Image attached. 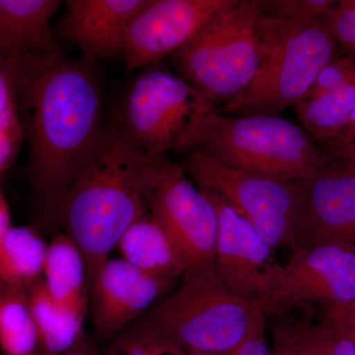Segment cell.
<instances>
[{
  "instance_id": "obj_17",
  "label": "cell",
  "mask_w": 355,
  "mask_h": 355,
  "mask_svg": "<svg viewBox=\"0 0 355 355\" xmlns=\"http://www.w3.org/2000/svg\"><path fill=\"white\" fill-rule=\"evenodd\" d=\"M58 0H0V53L46 58L60 53L51 20Z\"/></svg>"
},
{
  "instance_id": "obj_34",
  "label": "cell",
  "mask_w": 355,
  "mask_h": 355,
  "mask_svg": "<svg viewBox=\"0 0 355 355\" xmlns=\"http://www.w3.org/2000/svg\"><path fill=\"white\" fill-rule=\"evenodd\" d=\"M231 352L229 354H220V352H205V350H189L187 352L186 355H230Z\"/></svg>"
},
{
  "instance_id": "obj_21",
  "label": "cell",
  "mask_w": 355,
  "mask_h": 355,
  "mask_svg": "<svg viewBox=\"0 0 355 355\" xmlns=\"http://www.w3.org/2000/svg\"><path fill=\"white\" fill-rule=\"evenodd\" d=\"M24 58L0 57V174L3 177L15 163L25 130L21 119V91L24 80Z\"/></svg>"
},
{
  "instance_id": "obj_28",
  "label": "cell",
  "mask_w": 355,
  "mask_h": 355,
  "mask_svg": "<svg viewBox=\"0 0 355 355\" xmlns=\"http://www.w3.org/2000/svg\"><path fill=\"white\" fill-rule=\"evenodd\" d=\"M12 219H11L10 207L7 202L3 191L0 193V241L12 230Z\"/></svg>"
},
{
  "instance_id": "obj_8",
  "label": "cell",
  "mask_w": 355,
  "mask_h": 355,
  "mask_svg": "<svg viewBox=\"0 0 355 355\" xmlns=\"http://www.w3.org/2000/svg\"><path fill=\"white\" fill-rule=\"evenodd\" d=\"M180 165L198 188L220 196L270 246L291 248L297 221L298 181L240 171L200 153H186Z\"/></svg>"
},
{
  "instance_id": "obj_25",
  "label": "cell",
  "mask_w": 355,
  "mask_h": 355,
  "mask_svg": "<svg viewBox=\"0 0 355 355\" xmlns=\"http://www.w3.org/2000/svg\"><path fill=\"white\" fill-rule=\"evenodd\" d=\"M345 55L355 58V0L336 1L321 18Z\"/></svg>"
},
{
  "instance_id": "obj_14",
  "label": "cell",
  "mask_w": 355,
  "mask_h": 355,
  "mask_svg": "<svg viewBox=\"0 0 355 355\" xmlns=\"http://www.w3.org/2000/svg\"><path fill=\"white\" fill-rule=\"evenodd\" d=\"M174 280L141 272L123 259L109 260L91 287V315L100 338H113L153 304Z\"/></svg>"
},
{
  "instance_id": "obj_2",
  "label": "cell",
  "mask_w": 355,
  "mask_h": 355,
  "mask_svg": "<svg viewBox=\"0 0 355 355\" xmlns=\"http://www.w3.org/2000/svg\"><path fill=\"white\" fill-rule=\"evenodd\" d=\"M165 158L139 148L114 120L50 214L83 254L89 292L128 229L150 214Z\"/></svg>"
},
{
  "instance_id": "obj_35",
  "label": "cell",
  "mask_w": 355,
  "mask_h": 355,
  "mask_svg": "<svg viewBox=\"0 0 355 355\" xmlns=\"http://www.w3.org/2000/svg\"></svg>"
},
{
  "instance_id": "obj_1",
  "label": "cell",
  "mask_w": 355,
  "mask_h": 355,
  "mask_svg": "<svg viewBox=\"0 0 355 355\" xmlns=\"http://www.w3.org/2000/svg\"><path fill=\"white\" fill-rule=\"evenodd\" d=\"M23 58L20 108L30 176L50 216L101 141L102 92L86 60L62 53Z\"/></svg>"
},
{
  "instance_id": "obj_32",
  "label": "cell",
  "mask_w": 355,
  "mask_h": 355,
  "mask_svg": "<svg viewBox=\"0 0 355 355\" xmlns=\"http://www.w3.org/2000/svg\"><path fill=\"white\" fill-rule=\"evenodd\" d=\"M331 312H335L345 323L355 327V303L345 309L331 311Z\"/></svg>"
},
{
  "instance_id": "obj_22",
  "label": "cell",
  "mask_w": 355,
  "mask_h": 355,
  "mask_svg": "<svg viewBox=\"0 0 355 355\" xmlns=\"http://www.w3.org/2000/svg\"><path fill=\"white\" fill-rule=\"evenodd\" d=\"M28 298L40 338V352L60 354L85 340L84 319L67 312L55 302L43 277L27 289Z\"/></svg>"
},
{
  "instance_id": "obj_4",
  "label": "cell",
  "mask_w": 355,
  "mask_h": 355,
  "mask_svg": "<svg viewBox=\"0 0 355 355\" xmlns=\"http://www.w3.org/2000/svg\"><path fill=\"white\" fill-rule=\"evenodd\" d=\"M179 291L163 299L146 321L182 349L229 354L266 320L263 306L243 298L216 266L187 270Z\"/></svg>"
},
{
  "instance_id": "obj_11",
  "label": "cell",
  "mask_w": 355,
  "mask_h": 355,
  "mask_svg": "<svg viewBox=\"0 0 355 355\" xmlns=\"http://www.w3.org/2000/svg\"><path fill=\"white\" fill-rule=\"evenodd\" d=\"M150 214L176 245L187 270L214 265L216 210L182 166L167 158L154 189Z\"/></svg>"
},
{
  "instance_id": "obj_20",
  "label": "cell",
  "mask_w": 355,
  "mask_h": 355,
  "mask_svg": "<svg viewBox=\"0 0 355 355\" xmlns=\"http://www.w3.org/2000/svg\"><path fill=\"white\" fill-rule=\"evenodd\" d=\"M43 279L58 306L85 319L89 305L87 272L80 250L69 235H55L49 244Z\"/></svg>"
},
{
  "instance_id": "obj_27",
  "label": "cell",
  "mask_w": 355,
  "mask_h": 355,
  "mask_svg": "<svg viewBox=\"0 0 355 355\" xmlns=\"http://www.w3.org/2000/svg\"><path fill=\"white\" fill-rule=\"evenodd\" d=\"M230 355H272V349L268 345L266 335V320Z\"/></svg>"
},
{
  "instance_id": "obj_29",
  "label": "cell",
  "mask_w": 355,
  "mask_h": 355,
  "mask_svg": "<svg viewBox=\"0 0 355 355\" xmlns=\"http://www.w3.org/2000/svg\"><path fill=\"white\" fill-rule=\"evenodd\" d=\"M355 146V111L352 114V118L347 123V127L340 133L338 139L334 142L333 146L326 149V151L331 150V149L338 148V147Z\"/></svg>"
},
{
  "instance_id": "obj_16",
  "label": "cell",
  "mask_w": 355,
  "mask_h": 355,
  "mask_svg": "<svg viewBox=\"0 0 355 355\" xmlns=\"http://www.w3.org/2000/svg\"><path fill=\"white\" fill-rule=\"evenodd\" d=\"M308 135L322 148L333 146L355 111V58L340 55L293 107Z\"/></svg>"
},
{
  "instance_id": "obj_30",
  "label": "cell",
  "mask_w": 355,
  "mask_h": 355,
  "mask_svg": "<svg viewBox=\"0 0 355 355\" xmlns=\"http://www.w3.org/2000/svg\"><path fill=\"white\" fill-rule=\"evenodd\" d=\"M34 355H99V352H98L97 347H95L94 343L89 342L85 338L83 343H79L78 345L69 350V352H64V354H50L40 352L39 350Z\"/></svg>"
},
{
  "instance_id": "obj_33",
  "label": "cell",
  "mask_w": 355,
  "mask_h": 355,
  "mask_svg": "<svg viewBox=\"0 0 355 355\" xmlns=\"http://www.w3.org/2000/svg\"><path fill=\"white\" fill-rule=\"evenodd\" d=\"M272 355H292L291 352L284 347V345L277 342H273Z\"/></svg>"
},
{
  "instance_id": "obj_19",
  "label": "cell",
  "mask_w": 355,
  "mask_h": 355,
  "mask_svg": "<svg viewBox=\"0 0 355 355\" xmlns=\"http://www.w3.org/2000/svg\"><path fill=\"white\" fill-rule=\"evenodd\" d=\"M273 316V342L284 345L292 355H355L349 327L336 313L326 311L318 323L294 321L286 312Z\"/></svg>"
},
{
  "instance_id": "obj_5",
  "label": "cell",
  "mask_w": 355,
  "mask_h": 355,
  "mask_svg": "<svg viewBox=\"0 0 355 355\" xmlns=\"http://www.w3.org/2000/svg\"><path fill=\"white\" fill-rule=\"evenodd\" d=\"M190 153L240 171L282 181L304 180L328 160L304 128L280 116H231L216 112Z\"/></svg>"
},
{
  "instance_id": "obj_24",
  "label": "cell",
  "mask_w": 355,
  "mask_h": 355,
  "mask_svg": "<svg viewBox=\"0 0 355 355\" xmlns=\"http://www.w3.org/2000/svg\"><path fill=\"white\" fill-rule=\"evenodd\" d=\"M0 343L6 355H34L40 338L27 289L0 282Z\"/></svg>"
},
{
  "instance_id": "obj_7",
  "label": "cell",
  "mask_w": 355,
  "mask_h": 355,
  "mask_svg": "<svg viewBox=\"0 0 355 355\" xmlns=\"http://www.w3.org/2000/svg\"><path fill=\"white\" fill-rule=\"evenodd\" d=\"M216 107L181 76L160 67L140 72L128 91L118 123L153 156L190 153Z\"/></svg>"
},
{
  "instance_id": "obj_13",
  "label": "cell",
  "mask_w": 355,
  "mask_h": 355,
  "mask_svg": "<svg viewBox=\"0 0 355 355\" xmlns=\"http://www.w3.org/2000/svg\"><path fill=\"white\" fill-rule=\"evenodd\" d=\"M232 0H149L130 22L123 58L128 71L173 55Z\"/></svg>"
},
{
  "instance_id": "obj_6",
  "label": "cell",
  "mask_w": 355,
  "mask_h": 355,
  "mask_svg": "<svg viewBox=\"0 0 355 355\" xmlns=\"http://www.w3.org/2000/svg\"><path fill=\"white\" fill-rule=\"evenodd\" d=\"M259 0H232L172 55L178 71L214 106L241 94L260 64Z\"/></svg>"
},
{
  "instance_id": "obj_26",
  "label": "cell",
  "mask_w": 355,
  "mask_h": 355,
  "mask_svg": "<svg viewBox=\"0 0 355 355\" xmlns=\"http://www.w3.org/2000/svg\"><path fill=\"white\" fill-rule=\"evenodd\" d=\"M334 0H259L261 13L282 18H322L336 6Z\"/></svg>"
},
{
  "instance_id": "obj_23",
  "label": "cell",
  "mask_w": 355,
  "mask_h": 355,
  "mask_svg": "<svg viewBox=\"0 0 355 355\" xmlns=\"http://www.w3.org/2000/svg\"><path fill=\"white\" fill-rule=\"evenodd\" d=\"M48 247L34 229L14 226L4 240L0 241L1 284L28 289L42 279Z\"/></svg>"
},
{
  "instance_id": "obj_10",
  "label": "cell",
  "mask_w": 355,
  "mask_h": 355,
  "mask_svg": "<svg viewBox=\"0 0 355 355\" xmlns=\"http://www.w3.org/2000/svg\"><path fill=\"white\" fill-rule=\"evenodd\" d=\"M328 155L316 172L298 181L293 252L322 245L355 249V169Z\"/></svg>"
},
{
  "instance_id": "obj_12",
  "label": "cell",
  "mask_w": 355,
  "mask_h": 355,
  "mask_svg": "<svg viewBox=\"0 0 355 355\" xmlns=\"http://www.w3.org/2000/svg\"><path fill=\"white\" fill-rule=\"evenodd\" d=\"M200 191L218 216L214 259L217 273L238 295L263 306L284 266L275 257V248L220 196Z\"/></svg>"
},
{
  "instance_id": "obj_18",
  "label": "cell",
  "mask_w": 355,
  "mask_h": 355,
  "mask_svg": "<svg viewBox=\"0 0 355 355\" xmlns=\"http://www.w3.org/2000/svg\"><path fill=\"white\" fill-rule=\"evenodd\" d=\"M116 248L121 259L147 275L175 282L186 272V261L176 245L151 214L133 223Z\"/></svg>"
},
{
  "instance_id": "obj_3",
  "label": "cell",
  "mask_w": 355,
  "mask_h": 355,
  "mask_svg": "<svg viewBox=\"0 0 355 355\" xmlns=\"http://www.w3.org/2000/svg\"><path fill=\"white\" fill-rule=\"evenodd\" d=\"M260 64L246 89L223 107L231 116H279L309 91L340 48L321 18H282L261 12Z\"/></svg>"
},
{
  "instance_id": "obj_15",
  "label": "cell",
  "mask_w": 355,
  "mask_h": 355,
  "mask_svg": "<svg viewBox=\"0 0 355 355\" xmlns=\"http://www.w3.org/2000/svg\"><path fill=\"white\" fill-rule=\"evenodd\" d=\"M148 1L69 0L60 35L78 46L86 62L123 55L128 26Z\"/></svg>"
},
{
  "instance_id": "obj_31",
  "label": "cell",
  "mask_w": 355,
  "mask_h": 355,
  "mask_svg": "<svg viewBox=\"0 0 355 355\" xmlns=\"http://www.w3.org/2000/svg\"><path fill=\"white\" fill-rule=\"evenodd\" d=\"M330 155L349 163L355 169V146L338 147L327 151Z\"/></svg>"
},
{
  "instance_id": "obj_9",
  "label": "cell",
  "mask_w": 355,
  "mask_h": 355,
  "mask_svg": "<svg viewBox=\"0 0 355 355\" xmlns=\"http://www.w3.org/2000/svg\"><path fill=\"white\" fill-rule=\"evenodd\" d=\"M355 303V249L322 245L294 251L263 309L266 316L298 307L345 309Z\"/></svg>"
}]
</instances>
